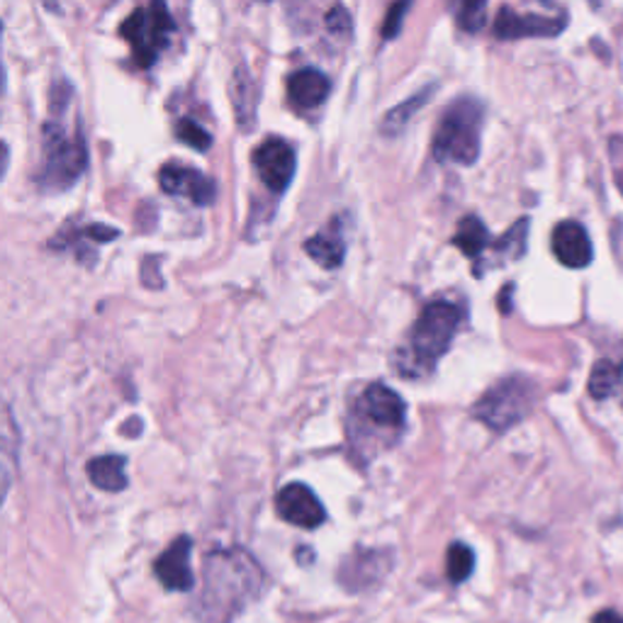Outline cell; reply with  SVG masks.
<instances>
[{
	"label": "cell",
	"mask_w": 623,
	"mask_h": 623,
	"mask_svg": "<svg viewBox=\"0 0 623 623\" xmlns=\"http://www.w3.org/2000/svg\"><path fill=\"white\" fill-rule=\"evenodd\" d=\"M0 33H3V25H0Z\"/></svg>",
	"instance_id": "34"
},
{
	"label": "cell",
	"mask_w": 623,
	"mask_h": 623,
	"mask_svg": "<svg viewBox=\"0 0 623 623\" xmlns=\"http://www.w3.org/2000/svg\"><path fill=\"white\" fill-rule=\"evenodd\" d=\"M127 459L124 455H102V459H93L88 463V477L90 482L98 487L102 492H122L127 487Z\"/></svg>",
	"instance_id": "18"
},
{
	"label": "cell",
	"mask_w": 623,
	"mask_h": 623,
	"mask_svg": "<svg viewBox=\"0 0 623 623\" xmlns=\"http://www.w3.org/2000/svg\"><path fill=\"white\" fill-rule=\"evenodd\" d=\"M453 244L459 246L467 258H480L485 254V248L490 246V232H487V227L477 220L475 215H467L459 224Z\"/></svg>",
	"instance_id": "20"
},
{
	"label": "cell",
	"mask_w": 623,
	"mask_h": 623,
	"mask_svg": "<svg viewBox=\"0 0 623 623\" xmlns=\"http://www.w3.org/2000/svg\"><path fill=\"white\" fill-rule=\"evenodd\" d=\"M623 380V366L616 361H597L595 368L589 372V382L587 390L595 400H607L614 394V390L619 388V382Z\"/></svg>",
	"instance_id": "21"
},
{
	"label": "cell",
	"mask_w": 623,
	"mask_h": 623,
	"mask_svg": "<svg viewBox=\"0 0 623 623\" xmlns=\"http://www.w3.org/2000/svg\"><path fill=\"white\" fill-rule=\"evenodd\" d=\"M475 567V553L465 543H453L449 548V558H445V570H449L451 583H465L473 575Z\"/></svg>",
	"instance_id": "22"
},
{
	"label": "cell",
	"mask_w": 623,
	"mask_h": 623,
	"mask_svg": "<svg viewBox=\"0 0 623 623\" xmlns=\"http://www.w3.org/2000/svg\"><path fill=\"white\" fill-rule=\"evenodd\" d=\"M88 151L86 142L76 127L69 134L57 115L45 124V166H41L39 183L45 191H66L74 185L81 173L86 171Z\"/></svg>",
	"instance_id": "4"
},
{
	"label": "cell",
	"mask_w": 623,
	"mask_h": 623,
	"mask_svg": "<svg viewBox=\"0 0 623 623\" xmlns=\"http://www.w3.org/2000/svg\"><path fill=\"white\" fill-rule=\"evenodd\" d=\"M175 132H179V139L183 144H188V147H193L197 151H207V149L212 147L210 132L203 130L200 124L193 122V120H181L179 127H175Z\"/></svg>",
	"instance_id": "25"
},
{
	"label": "cell",
	"mask_w": 623,
	"mask_h": 623,
	"mask_svg": "<svg viewBox=\"0 0 623 623\" xmlns=\"http://www.w3.org/2000/svg\"><path fill=\"white\" fill-rule=\"evenodd\" d=\"M591 623H623V616L619 614V611L604 609V611H599V614L595 616V621H591Z\"/></svg>",
	"instance_id": "30"
},
{
	"label": "cell",
	"mask_w": 623,
	"mask_h": 623,
	"mask_svg": "<svg viewBox=\"0 0 623 623\" xmlns=\"http://www.w3.org/2000/svg\"><path fill=\"white\" fill-rule=\"evenodd\" d=\"M5 163H8V147L3 144V147H0V169L5 171Z\"/></svg>",
	"instance_id": "32"
},
{
	"label": "cell",
	"mask_w": 623,
	"mask_h": 623,
	"mask_svg": "<svg viewBox=\"0 0 623 623\" xmlns=\"http://www.w3.org/2000/svg\"><path fill=\"white\" fill-rule=\"evenodd\" d=\"M487 0H455V23L463 33H477L485 25Z\"/></svg>",
	"instance_id": "23"
},
{
	"label": "cell",
	"mask_w": 623,
	"mask_h": 623,
	"mask_svg": "<svg viewBox=\"0 0 623 623\" xmlns=\"http://www.w3.org/2000/svg\"><path fill=\"white\" fill-rule=\"evenodd\" d=\"M589 3H591V5H597V3H599V0H589Z\"/></svg>",
	"instance_id": "33"
},
{
	"label": "cell",
	"mask_w": 623,
	"mask_h": 623,
	"mask_svg": "<svg viewBox=\"0 0 623 623\" xmlns=\"http://www.w3.org/2000/svg\"><path fill=\"white\" fill-rule=\"evenodd\" d=\"M173 27L175 25L163 0H151L149 10H134L127 17V23L122 25L120 33L132 45V54L134 61H137V66L147 69L154 64L159 51L166 47Z\"/></svg>",
	"instance_id": "6"
},
{
	"label": "cell",
	"mask_w": 623,
	"mask_h": 623,
	"mask_svg": "<svg viewBox=\"0 0 623 623\" xmlns=\"http://www.w3.org/2000/svg\"><path fill=\"white\" fill-rule=\"evenodd\" d=\"M553 254L565 268H587L595 258V248H591L589 234L579 222L565 220L553 230Z\"/></svg>",
	"instance_id": "13"
},
{
	"label": "cell",
	"mask_w": 623,
	"mask_h": 623,
	"mask_svg": "<svg viewBox=\"0 0 623 623\" xmlns=\"http://www.w3.org/2000/svg\"><path fill=\"white\" fill-rule=\"evenodd\" d=\"M463 309L453 303H431L422 309L419 319L398 353V370L407 378H424L433 370L445 351L451 349L455 331L461 329Z\"/></svg>",
	"instance_id": "2"
},
{
	"label": "cell",
	"mask_w": 623,
	"mask_h": 623,
	"mask_svg": "<svg viewBox=\"0 0 623 623\" xmlns=\"http://www.w3.org/2000/svg\"><path fill=\"white\" fill-rule=\"evenodd\" d=\"M404 414H407V404H404L400 394L388 386L372 382V386H368L366 392L361 394L356 419L398 433L404 427Z\"/></svg>",
	"instance_id": "7"
},
{
	"label": "cell",
	"mask_w": 623,
	"mask_h": 623,
	"mask_svg": "<svg viewBox=\"0 0 623 623\" xmlns=\"http://www.w3.org/2000/svg\"><path fill=\"white\" fill-rule=\"evenodd\" d=\"M536 404V386L526 378H506L487 390L473 414L492 431H506L522 422Z\"/></svg>",
	"instance_id": "5"
},
{
	"label": "cell",
	"mask_w": 623,
	"mask_h": 623,
	"mask_svg": "<svg viewBox=\"0 0 623 623\" xmlns=\"http://www.w3.org/2000/svg\"><path fill=\"white\" fill-rule=\"evenodd\" d=\"M526 236L528 220H518L512 230L494 244V254H500V258H522L526 252Z\"/></svg>",
	"instance_id": "24"
},
{
	"label": "cell",
	"mask_w": 623,
	"mask_h": 623,
	"mask_svg": "<svg viewBox=\"0 0 623 623\" xmlns=\"http://www.w3.org/2000/svg\"><path fill=\"white\" fill-rule=\"evenodd\" d=\"M256 83L248 69L236 66L232 76V106L236 112V122L242 130H252L256 122Z\"/></svg>",
	"instance_id": "17"
},
{
	"label": "cell",
	"mask_w": 623,
	"mask_h": 623,
	"mask_svg": "<svg viewBox=\"0 0 623 623\" xmlns=\"http://www.w3.org/2000/svg\"><path fill=\"white\" fill-rule=\"evenodd\" d=\"M83 234L93 239V242H112V239L120 236L118 230H112V227H106V224H90L83 230Z\"/></svg>",
	"instance_id": "29"
},
{
	"label": "cell",
	"mask_w": 623,
	"mask_h": 623,
	"mask_svg": "<svg viewBox=\"0 0 623 623\" xmlns=\"http://www.w3.org/2000/svg\"><path fill=\"white\" fill-rule=\"evenodd\" d=\"M41 5H45L47 10H51V13H57V10H59V0H41Z\"/></svg>",
	"instance_id": "31"
},
{
	"label": "cell",
	"mask_w": 623,
	"mask_h": 623,
	"mask_svg": "<svg viewBox=\"0 0 623 623\" xmlns=\"http://www.w3.org/2000/svg\"><path fill=\"white\" fill-rule=\"evenodd\" d=\"M20 431L8 404L0 400V509H3L10 487L17 475Z\"/></svg>",
	"instance_id": "14"
},
{
	"label": "cell",
	"mask_w": 623,
	"mask_h": 623,
	"mask_svg": "<svg viewBox=\"0 0 623 623\" xmlns=\"http://www.w3.org/2000/svg\"><path fill=\"white\" fill-rule=\"evenodd\" d=\"M482 106L475 98H459L445 108L433 134V159L441 163L473 166L480 156Z\"/></svg>",
	"instance_id": "3"
},
{
	"label": "cell",
	"mask_w": 623,
	"mask_h": 623,
	"mask_svg": "<svg viewBox=\"0 0 623 623\" xmlns=\"http://www.w3.org/2000/svg\"><path fill=\"white\" fill-rule=\"evenodd\" d=\"M433 90H436V86H427L424 90L414 93L410 100H404V102H400V106H394L386 115V120H382L380 132L386 134V137H394V134H400L412 122V118L417 115L424 106H427L429 98L433 96Z\"/></svg>",
	"instance_id": "19"
},
{
	"label": "cell",
	"mask_w": 623,
	"mask_h": 623,
	"mask_svg": "<svg viewBox=\"0 0 623 623\" xmlns=\"http://www.w3.org/2000/svg\"><path fill=\"white\" fill-rule=\"evenodd\" d=\"M191 553L193 541L188 536L175 538V541L156 558L154 573L159 577V583L171 591H191L195 585V575L191 567Z\"/></svg>",
	"instance_id": "11"
},
{
	"label": "cell",
	"mask_w": 623,
	"mask_h": 623,
	"mask_svg": "<svg viewBox=\"0 0 623 623\" xmlns=\"http://www.w3.org/2000/svg\"><path fill=\"white\" fill-rule=\"evenodd\" d=\"M410 5H412V0H394L392 8L388 10L386 23H382V37H386L388 41H392L394 37L400 35L402 23H404V15H407Z\"/></svg>",
	"instance_id": "26"
},
{
	"label": "cell",
	"mask_w": 623,
	"mask_h": 623,
	"mask_svg": "<svg viewBox=\"0 0 623 623\" xmlns=\"http://www.w3.org/2000/svg\"><path fill=\"white\" fill-rule=\"evenodd\" d=\"M565 29V17L518 15L512 8H502L494 20V35L500 39L522 37H555Z\"/></svg>",
	"instance_id": "12"
},
{
	"label": "cell",
	"mask_w": 623,
	"mask_h": 623,
	"mask_svg": "<svg viewBox=\"0 0 623 623\" xmlns=\"http://www.w3.org/2000/svg\"><path fill=\"white\" fill-rule=\"evenodd\" d=\"M276 512L283 522L300 528H317L327 518L325 506L303 482H290L276 494Z\"/></svg>",
	"instance_id": "9"
},
{
	"label": "cell",
	"mask_w": 623,
	"mask_h": 623,
	"mask_svg": "<svg viewBox=\"0 0 623 623\" xmlns=\"http://www.w3.org/2000/svg\"><path fill=\"white\" fill-rule=\"evenodd\" d=\"M161 188L169 195H179L191 200L193 205H212L217 197V185L215 181L207 179L205 173L188 169V166L181 163H166L159 173Z\"/></svg>",
	"instance_id": "10"
},
{
	"label": "cell",
	"mask_w": 623,
	"mask_h": 623,
	"mask_svg": "<svg viewBox=\"0 0 623 623\" xmlns=\"http://www.w3.org/2000/svg\"><path fill=\"white\" fill-rule=\"evenodd\" d=\"M329 78L317 69H303L295 71L293 76L288 78V98L293 106L312 110L321 106L329 96Z\"/></svg>",
	"instance_id": "15"
},
{
	"label": "cell",
	"mask_w": 623,
	"mask_h": 623,
	"mask_svg": "<svg viewBox=\"0 0 623 623\" xmlns=\"http://www.w3.org/2000/svg\"><path fill=\"white\" fill-rule=\"evenodd\" d=\"M325 25L331 35H337L341 39H349L351 37V29H353V23H351V15H349V10L344 5H334L327 13L325 17Z\"/></svg>",
	"instance_id": "27"
},
{
	"label": "cell",
	"mask_w": 623,
	"mask_h": 623,
	"mask_svg": "<svg viewBox=\"0 0 623 623\" xmlns=\"http://www.w3.org/2000/svg\"><path fill=\"white\" fill-rule=\"evenodd\" d=\"M305 252L309 258H315L321 268H327V271H334V268L344 264L346 246H344V236H341L339 232V224L334 222L329 230L307 239Z\"/></svg>",
	"instance_id": "16"
},
{
	"label": "cell",
	"mask_w": 623,
	"mask_h": 623,
	"mask_svg": "<svg viewBox=\"0 0 623 623\" xmlns=\"http://www.w3.org/2000/svg\"><path fill=\"white\" fill-rule=\"evenodd\" d=\"M264 587V570L242 548L212 550L203 563V595L197 616L205 623H230Z\"/></svg>",
	"instance_id": "1"
},
{
	"label": "cell",
	"mask_w": 623,
	"mask_h": 623,
	"mask_svg": "<svg viewBox=\"0 0 623 623\" xmlns=\"http://www.w3.org/2000/svg\"><path fill=\"white\" fill-rule=\"evenodd\" d=\"M254 166L268 191L285 193L295 175V151L283 139H266L261 147L254 151Z\"/></svg>",
	"instance_id": "8"
},
{
	"label": "cell",
	"mask_w": 623,
	"mask_h": 623,
	"mask_svg": "<svg viewBox=\"0 0 623 623\" xmlns=\"http://www.w3.org/2000/svg\"><path fill=\"white\" fill-rule=\"evenodd\" d=\"M609 163H611V173H614L616 188L623 195V137L621 134L609 137Z\"/></svg>",
	"instance_id": "28"
}]
</instances>
